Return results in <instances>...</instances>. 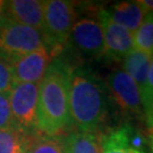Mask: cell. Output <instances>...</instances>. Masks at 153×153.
Here are the masks:
<instances>
[{
    "mask_svg": "<svg viewBox=\"0 0 153 153\" xmlns=\"http://www.w3.org/2000/svg\"><path fill=\"white\" fill-rule=\"evenodd\" d=\"M74 69L71 61L58 56L51 61L40 82L38 131L47 136H61L71 126L69 82Z\"/></svg>",
    "mask_w": 153,
    "mask_h": 153,
    "instance_id": "1",
    "label": "cell"
},
{
    "mask_svg": "<svg viewBox=\"0 0 153 153\" xmlns=\"http://www.w3.org/2000/svg\"><path fill=\"white\" fill-rule=\"evenodd\" d=\"M110 99L105 82L84 66L74 68L69 82V115L79 131L99 133L109 115Z\"/></svg>",
    "mask_w": 153,
    "mask_h": 153,
    "instance_id": "2",
    "label": "cell"
},
{
    "mask_svg": "<svg viewBox=\"0 0 153 153\" xmlns=\"http://www.w3.org/2000/svg\"><path fill=\"white\" fill-rule=\"evenodd\" d=\"M73 1L49 0L44 1V17L42 34L53 58L61 55L68 44L71 27L76 18V9Z\"/></svg>",
    "mask_w": 153,
    "mask_h": 153,
    "instance_id": "3",
    "label": "cell"
},
{
    "mask_svg": "<svg viewBox=\"0 0 153 153\" xmlns=\"http://www.w3.org/2000/svg\"><path fill=\"white\" fill-rule=\"evenodd\" d=\"M44 47L45 41L40 30L8 19L0 28V56L8 61Z\"/></svg>",
    "mask_w": 153,
    "mask_h": 153,
    "instance_id": "4",
    "label": "cell"
},
{
    "mask_svg": "<svg viewBox=\"0 0 153 153\" xmlns=\"http://www.w3.org/2000/svg\"><path fill=\"white\" fill-rule=\"evenodd\" d=\"M111 102L117 104L123 115L137 120H145L141 91L124 69L111 71L105 81Z\"/></svg>",
    "mask_w": 153,
    "mask_h": 153,
    "instance_id": "5",
    "label": "cell"
},
{
    "mask_svg": "<svg viewBox=\"0 0 153 153\" xmlns=\"http://www.w3.org/2000/svg\"><path fill=\"white\" fill-rule=\"evenodd\" d=\"M40 84L13 83L9 90L14 120L19 131L33 134L38 131V108Z\"/></svg>",
    "mask_w": 153,
    "mask_h": 153,
    "instance_id": "6",
    "label": "cell"
},
{
    "mask_svg": "<svg viewBox=\"0 0 153 153\" xmlns=\"http://www.w3.org/2000/svg\"><path fill=\"white\" fill-rule=\"evenodd\" d=\"M102 153H153V131L150 135L129 124L111 128L101 136Z\"/></svg>",
    "mask_w": 153,
    "mask_h": 153,
    "instance_id": "7",
    "label": "cell"
},
{
    "mask_svg": "<svg viewBox=\"0 0 153 153\" xmlns=\"http://www.w3.org/2000/svg\"><path fill=\"white\" fill-rule=\"evenodd\" d=\"M68 44L84 58L100 59L104 57V35L100 22L92 17L75 21Z\"/></svg>",
    "mask_w": 153,
    "mask_h": 153,
    "instance_id": "8",
    "label": "cell"
},
{
    "mask_svg": "<svg viewBox=\"0 0 153 153\" xmlns=\"http://www.w3.org/2000/svg\"><path fill=\"white\" fill-rule=\"evenodd\" d=\"M97 15L103 30L104 57L109 60H123L134 49V34L114 22L104 8L100 9Z\"/></svg>",
    "mask_w": 153,
    "mask_h": 153,
    "instance_id": "9",
    "label": "cell"
},
{
    "mask_svg": "<svg viewBox=\"0 0 153 153\" xmlns=\"http://www.w3.org/2000/svg\"><path fill=\"white\" fill-rule=\"evenodd\" d=\"M53 59L55 58L48 48L44 47L31 53L9 60L13 73V83L40 84Z\"/></svg>",
    "mask_w": 153,
    "mask_h": 153,
    "instance_id": "10",
    "label": "cell"
},
{
    "mask_svg": "<svg viewBox=\"0 0 153 153\" xmlns=\"http://www.w3.org/2000/svg\"><path fill=\"white\" fill-rule=\"evenodd\" d=\"M4 15L8 21L36 28L42 32L44 1H39V0L4 1Z\"/></svg>",
    "mask_w": 153,
    "mask_h": 153,
    "instance_id": "11",
    "label": "cell"
},
{
    "mask_svg": "<svg viewBox=\"0 0 153 153\" xmlns=\"http://www.w3.org/2000/svg\"><path fill=\"white\" fill-rule=\"evenodd\" d=\"M115 23L121 25L131 33L136 32L141 26L146 11L138 1H125L111 6L105 9Z\"/></svg>",
    "mask_w": 153,
    "mask_h": 153,
    "instance_id": "12",
    "label": "cell"
},
{
    "mask_svg": "<svg viewBox=\"0 0 153 153\" xmlns=\"http://www.w3.org/2000/svg\"><path fill=\"white\" fill-rule=\"evenodd\" d=\"M152 57V55H150L145 51L134 48L123 59L124 71L136 83V85L141 91V94L145 88Z\"/></svg>",
    "mask_w": 153,
    "mask_h": 153,
    "instance_id": "13",
    "label": "cell"
},
{
    "mask_svg": "<svg viewBox=\"0 0 153 153\" xmlns=\"http://www.w3.org/2000/svg\"><path fill=\"white\" fill-rule=\"evenodd\" d=\"M66 153H102L99 133L71 131L65 137Z\"/></svg>",
    "mask_w": 153,
    "mask_h": 153,
    "instance_id": "14",
    "label": "cell"
},
{
    "mask_svg": "<svg viewBox=\"0 0 153 153\" xmlns=\"http://www.w3.org/2000/svg\"><path fill=\"white\" fill-rule=\"evenodd\" d=\"M25 153H66L65 138L62 136L32 134L26 145Z\"/></svg>",
    "mask_w": 153,
    "mask_h": 153,
    "instance_id": "15",
    "label": "cell"
},
{
    "mask_svg": "<svg viewBox=\"0 0 153 153\" xmlns=\"http://www.w3.org/2000/svg\"><path fill=\"white\" fill-rule=\"evenodd\" d=\"M31 135L19 129L0 131V153H25Z\"/></svg>",
    "mask_w": 153,
    "mask_h": 153,
    "instance_id": "16",
    "label": "cell"
},
{
    "mask_svg": "<svg viewBox=\"0 0 153 153\" xmlns=\"http://www.w3.org/2000/svg\"><path fill=\"white\" fill-rule=\"evenodd\" d=\"M134 48L153 56V11H149L134 33Z\"/></svg>",
    "mask_w": 153,
    "mask_h": 153,
    "instance_id": "17",
    "label": "cell"
},
{
    "mask_svg": "<svg viewBox=\"0 0 153 153\" xmlns=\"http://www.w3.org/2000/svg\"><path fill=\"white\" fill-rule=\"evenodd\" d=\"M142 95V103L145 116V123L153 131V57L149 69L148 79Z\"/></svg>",
    "mask_w": 153,
    "mask_h": 153,
    "instance_id": "18",
    "label": "cell"
},
{
    "mask_svg": "<svg viewBox=\"0 0 153 153\" xmlns=\"http://www.w3.org/2000/svg\"><path fill=\"white\" fill-rule=\"evenodd\" d=\"M18 129L10 107L9 91L0 93V131Z\"/></svg>",
    "mask_w": 153,
    "mask_h": 153,
    "instance_id": "19",
    "label": "cell"
},
{
    "mask_svg": "<svg viewBox=\"0 0 153 153\" xmlns=\"http://www.w3.org/2000/svg\"><path fill=\"white\" fill-rule=\"evenodd\" d=\"M13 85L10 62L0 56V93L9 91Z\"/></svg>",
    "mask_w": 153,
    "mask_h": 153,
    "instance_id": "20",
    "label": "cell"
},
{
    "mask_svg": "<svg viewBox=\"0 0 153 153\" xmlns=\"http://www.w3.org/2000/svg\"><path fill=\"white\" fill-rule=\"evenodd\" d=\"M6 18L5 15H4V1H0V28L4 25Z\"/></svg>",
    "mask_w": 153,
    "mask_h": 153,
    "instance_id": "21",
    "label": "cell"
}]
</instances>
